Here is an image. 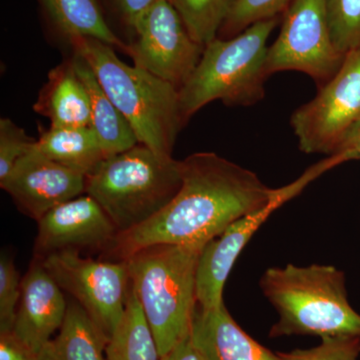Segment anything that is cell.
<instances>
[{
  "mask_svg": "<svg viewBox=\"0 0 360 360\" xmlns=\"http://www.w3.org/2000/svg\"><path fill=\"white\" fill-rule=\"evenodd\" d=\"M180 168L174 200L143 224L118 233L101 259L124 262L151 245L208 243L283 193L284 187L270 188L255 172L214 153H193L180 160Z\"/></svg>",
  "mask_w": 360,
  "mask_h": 360,
  "instance_id": "obj_1",
  "label": "cell"
},
{
  "mask_svg": "<svg viewBox=\"0 0 360 360\" xmlns=\"http://www.w3.org/2000/svg\"><path fill=\"white\" fill-rule=\"evenodd\" d=\"M70 42L131 125L139 143L161 158H172L177 135L186 122L179 90L148 71L123 63L115 47L101 40L77 37Z\"/></svg>",
  "mask_w": 360,
  "mask_h": 360,
  "instance_id": "obj_2",
  "label": "cell"
},
{
  "mask_svg": "<svg viewBox=\"0 0 360 360\" xmlns=\"http://www.w3.org/2000/svg\"><path fill=\"white\" fill-rule=\"evenodd\" d=\"M260 288L279 315L270 338H360V314L348 302L345 274L333 265L271 267Z\"/></svg>",
  "mask_w": 360,
  "mask_h": 360,
  "instance_id": "obj_3",
  "label": "cell"
},
{
  "mask_svg": "<svg viewBox=\"0 0 360 360\" xmlns=\"http://www.w3.org/2000/svg\"><path fill=\"white\" fill-rule=\"evenodd\" d=\"M206 243L151 245L127 259L132 290L160 357L191 333L198 304L196 272Z\"/></svg>",
  "mask_w": 360,
  "mask_h": 360,
  "instance_id": "obj_4",
  "label": "cell"
},
{
  "mask_svg": "<svg viewBox=\"0 0 360 360\" xmlns=\"http://www.w3.org/2000/svg\"><path fill=\"white\" fill-rule=\"evenodd\" d=\"M180 160L136 144L110 156L85 179V193L103 207L118 233L153 219L179 193Z\"/></svg>",
  "mask_w": 360,
  "mask_h": 360,
  "instance_id": "obj_5",
  "label": "cell"
},
{
  "mask_svg": "<svg viewBox=\"0 0 360 360\" xmlns=\"http://www.w3.org/2000/svg\"><path fill=\"white\" fill-rule=\"evenodd\" d=\"M278 18L258 21L231 39H215L206 45L200 63L179 89L186 122L206 104L251 105L264 96L267 40Z\"/></svg>",
  "mask_w": 360,
  "mask_h": 360,
  "instance_id": "obj_6",
  "label": "cell"
},
{
  "mask_svg": "<svg viewBox=\"0 0 360 360\" xmlns=\"http://www.w3.org/2000/svg\"><path fill=\"white\" fill-rule=\"evenodd\" d=\"M61 290L70 293L110 338L122 321L130 290L129 264L94 260L75 250L39 260Z\"/></svg>",
  "mask_w": 360,
  "mask_h": 360,
  "instance_id": "obj_7",
  "label": "cell"
},
{
  "mask_svg": "<svg viewBox=\"0 0 360 360\" xmlns=\"http://www.w3.org/2000/svg\"><path fill=\"white\" fill-rule=\"evenodd\" d=\"M345 58L333 44L326 0H292L278 37L269 47L265 71L269 77L278 71H300L326 84Z\"/></svg>",
  "mask_w": 360,
  "mask_h": 360,
  "instance_id": "obj_8",
  "label": "cell"
},
{
  "mask_svg": "<svg viewBox=\"0 0 360 360\" xmlns=\"http://www.w3.org/2000/svg\"><path fill=\"white\" fill-rule=\"evenodd\" d=\"M359 118L360 49L345 54L335 77L293 112L290 122L300 150L333 156Z\"/></svg>",
  "mask_w": 360,
  "mask_h": 360,
  "instance_id": "obj_9",
  "label": "cell"
},
{
  "mask_svg": "<svg viewBox=\"0 0 360 360\" xmlns=\"http://www.w3.org/2000/svg\"><path fill=\"white\" fill-rule=\"evenodd\" d=\"M134 39L127 44L134 65L181 89L200 63L205 47L191 37L168 0H158L129 25Z\"/></svg>",
  "mask_w": 360,
  "mask_h": 360,
  "instance_id": "obj_10",
  "label": "cell"
},
{
  "mask_svg": "<svg viewBox=\"0 0 360 360\" xmlns=\"http://www.w3.org/2000/svg\"><path fill=\"white\" fill-rule=\"evenodd\" d=\"M328 169L326 161L310 167L302 177L284 187L283 194L266 207L233 222L220 236L206 243L196 272V297L201 309H217L224 304V284L253 234L277 208L295 198L310 181Z\"/></svg>",
  "mask_w": 360,
  "mask_h": 360,
  "instance_id": "obj_11",
  "label": "cell"
},
{
  "mask_svg": "<svg viewBox=\"0 0 360 360\" xmlns=\"http://www.w3.org/2000/svg\"><path fill=\"white\" fill-rule=\"evenodd\" d=\"M37 222V260L61 251H104L118 234L103 207L86 193L52 208Z\"/></svg>",
  "mask_w": 360,
  "mask_h": 360,
  "instance_id": "obj_12",
  "label": "cell"
},
{
  "mask_svg": "<svg viewBox=\"0 0 360 360\" xmlns=\"http://www.w3.org/2000/svg\"><path fill=\"white\" fill-rule=\"evenodd\" d=\"M84 174L40 153L35 146L0 186L18 210L35 221L52 208L85 193Z\"/></svg>",
  "mask_w": 360,
  "mask_h": 360,
  "instance_id": "obj_13",
  "label": "cell"
},
{
  "mask_svg": "<svg viewBox=\"0 0 360 360\" xmlns=\"http://www.w3.org/2000/svg\"><path fill=\"white\" fill-rule=\"evenodd\" d=\"M68 304L63 290L39 260L21 278V295L13 333L39 354L65 321Z\"/></svg>",
  "mask_w": 360,
  "mask_h": 360,
  "instance_id": "obj_14",
  "label": "cell"
},
{
  "mask_svg": "<svg viewBox=\"0 0 360 360\" xmlns=\"http://www.w3.org/2000/svg\"><path fill=\"white\" fill-rule=\"evenodd\" d=\"M191 335L201 360H281L236 323L224 303L196 309Z\"/></svg>",
  "mask_w": 360,
  "mask_h": 360,
  "instance_id": "obj_15",
  "label": "cell"
},
{
  "mask_svg": "<svg viewBox=\"0 0 360 360\" xmlns=\"http://www.w3.org/2000/svg\"><path fill=\"white\" fill-rule=\"evenodd\" d=\"M34 110L51 120V127H90L89 94L71 58L49 72Z\"/></svg>",
  "mask_w": 360,
  "mask_h": 360,
  "instance_id": "obj_16",
  "label": "cell"
},
{
  "mask_svg": "<svg viewBox=\"0 0 360 360\" xmlns=\"http://www.w3.org/2000/svg\"><path fill=\"white\" fill-rule=\"evenodd\" d=\"M73 68L84 82L90 101V127L96 132L106 158L139 144L131 125L105 94L87 61L73 51Z\"/></svg>",
  "mask_w": 360,
  "mask_h": 360,
  "instance_id": "obj_17",
  "label": "cell"
},
{
  "mask_svg": "<svg viewBox=\"0 0 360 360\" xmlns=\"http://www.w3.org/2000/svg\"><path fill=\"white\" fill-rule=\"evenodd\" d=\"M110 338L77 302H70L56 338L39 352V360H108Z\"/></svg>",
  "mask_w": 360,
  "mask_h": 360,
  "instance_id": "obj_18",
  "label": "cell"
},
{
  "mask_svg": "<svg viewBox=\"0 0 360 360\" xmlns=\"http://www.w3.org/2000/svg\"><path fill=\"white\" fill-rule=\"evenodd\" d=\"M35 148L49 160L84 176L106 158L90 127H49L40 132Z\"/></svg>",
  "mask_w": 360,
  "mask_h": 360,
  "instance_id": "obj_19",
  "label": "cell"
},
{
  "mask_svg": "<svg viewBox=\"0 0 360 360\" xmlns=\"http://www.w3.org/2000/svg\"><path fill=\"white\" fill-rule=\"evenodd\" d=\"M56 27L68 39L90 37L127 52L124 44L111 30L98 0H40Z\"/></svg>",
  "mask_w": 360,
  "mask_h": 360,
  "instance_id": "obj_20",
  "label": "cell"
},
{
  "mask_svg": "<svg viewBox=\"0 0 360 360\" xmlns=\"http://www.w3.org/2000/svg\"><path fill=\"white\" fill-rule=\"evenodd\" d=\"M108 360H160L153 331L149 328L131 283L127 307L120 326L106 347Z\"/></svg>",
  "mask_w": 360,
  "mask_h": 360,
  "instance_id": "obj_21",
  "label": "cell"
},
{
  "mask_svg": "<svg viewBox=\"0 0 360 360\" xmlns=\"http://www.w3.org/2000/svg\"><path fill=\"white\" fill-rule=\"evenodd\" d=\"M189 34L205 47L217 39L236 0H168Z\"/></svg>",
  "mask_w": 360,
  "mask_h": 360,
  "instance_id": "obj_22",
  "label": "cell"
},
{
  "mask_svg": "<svg viewBox=\"0 0 360 360\" xmlns=\"http://www.w3.org/2000/svg\"><path fill=\"white\" fill-rule=\"evenodd\" d=\"M331 37L342 56L360 49V0H326Z\"/></svg>",
  "mask_w": 360,
  "mask_h": 360,
  "instance_id": "obj_23",
  "label": "cell"
},
{
  "mask_svg": "<svg viewBox=\"0 0 360 360\" xmlns=\"http://www.w3.org/2000/svg\"><path fill=\"white\" fill-rule=\"evenodd\" d=\"M290 4V0H236L220 32L231 39L258 21L277 18Z\"/></svg>",
  "mask_w": 360,
  "mask_h": 360,
  "instance_id": "obj_24",
  "label": "cell"
},
{
  "mask_svg": "<svg viewBox=\"0 0 360 360\" xmlns=\"http://www.w3.org/2000/svg\"><path fill=\"white\" fill-rule=\"evenodd\" d=\"M37 141L9 118L0 120V184L11 174L16 163L32 150Z\"/></svg>",
  "mask_w": 360,
  "mask_h": 360,
  "instance_id": "obj_25",
  "label": "cell"
},
{
  "mask_svg": "<svg viewBox=\"0 0 360 360\" xmlns=\"http://www.w3.org/2000/svg\"><path fill=\"white\" fill-rule=\"evenodd\" d=\"M21 295V279L13 258H0V335L13 333Z\"/></svg>",
  "mask_w": 360,
  "mask_h": 360,
  "instance_id": "obj_26",
  "label": "cell"
},
{
  "mask_svg": "<svg viewBox=\"0 0 360 360\" xmlns=\"http://www.w3.org/2000/svg\"><path fill=\"white\" fill-rule=\"evenodd\" d=\"M281 360H359V336H335L321 338L319 347L278 352Z\"/></svg>",
  "mask_w": 360,
  "mask_h": 360,
  "instance_id": "obj_27",
  "label": "cell"
},
{
  "mask_svg": "<svg viewBox=\"0 0 360 360\" xmlns=\"http://www.w3.org/2000/svg\"><path fill=\"white\" fill-rule=\"evenodd\" d=\"M0 360H39L25 343L21 342L13 333L0 335Z\"/></svg>",
  "mask_w": 360,
  "mask_h": 360,
  "instance_id": "obj_28",
  "label": "cell"
},
{
  "mask_svg": "<svg viewBox=\"0 0 360 360\" xmlns=\"http://www.w3.org/2000/svg\"><path fill=\"white\" fill-rule=\"evenodd\" d=\"M335 155L343 161L360 160V118L345 134Z\"/></svg>",
  "mask_w": 360,
  "mask_h": 360,
  "instance_id": "obj_29",
  "label": "cell"
},
{
  "mask_svg": "<svg viewBox=\"0 0 360 360\" xmlns=\"http://www.w3.org/2000/svg\"><path fill=\"white\" fill-rule=\"evenodd\" d=\"M158 1V0H115V4L123 20L130 25L139 14Z\"/></svg>",
  "mask_w": 360,
  "mask_h": 360,
  "instance_id": "obj_30",
  "label": "cell"
},
{
  "mask_svg": "<svg viewBox=\"0 0 360 360\" xmlns=\"http://www.w3.org/2000/svg\"><path fill=\"white\" fill-rule=\"evenodd\" d=\"M160 360H201V359L198 349L194 347L191 335L189 333L170 352L161 356Z\"/></svg>",
  "mask_w": 360,
  "mask_h": 360,
  "instance_id": "obj_31",
  "label": "cell"
}]
</instances>
